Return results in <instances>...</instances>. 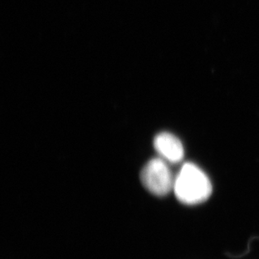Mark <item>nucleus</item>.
Returning <instances> with one entry per match:
<instances>
[{
    "mask_svg": "<svg viewBox=\"0 0 259 259\" xmlns=\"http://www.w3.org/2000/svg\"><path fill=\"white\" fill-rule=\"evenodd\" d=\"M173 190L181 202L196 205L209 198L212 186L207 176L198 166L186 163L175 179Z\"/></svg>",
    "mask_w": 259,
    "mask_h": 259,
    "instance_id": "obj_1",
    "label": "nucleus"
},
{
    "mask_svg": "<svg viewBox=\"0 0 259 259\" xmlns=\"http://www.w3.org/2000/svg\"><path fill=\"white\" fill-rule=\"evenodd\" d=\"M141 181L144 187L155 196H164L174 188L175 179L164 159H152L141 171Z\"/></svg>",
    "mask_w": 259,
    "mask_h": 259,
    "instance_id": "obj_2",
    "label": "nucleus"
},
{
    "mask_svg": "<svg viewBox=\"0 0 259 259\" xmlns=\"http://www.w3.org/2000/svg\"><path fill=\"white\" fill-rule=\"evenodd\" d=\"M154 149L161 159L172 164L181 162L184 158L183 144L176 135L170 133H160L154 140Z\"/></svg>",
    "mask_w": 259,
    "mask_h": 259,
    "instance_id": "obj_3",
    "label": "nucleus"
}]
</instances>
